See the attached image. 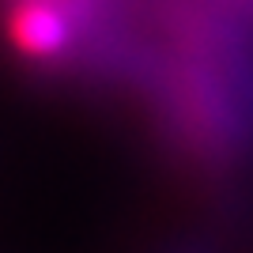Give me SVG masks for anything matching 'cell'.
<instances>
[{
  "instance_id": "1",
  "label": "cell",
  "mask_w": 253,
  "mask_h": 253,
  "mask_svg": "<svg viewBox=\"0 0 253 253\" xmlns=\"http://www.w3.org/2000/svg\"><path fill=\"white\" fill-rule=\"evenodd\" d=\"M8 45L27 61H53L72 42V11L61 0H15L4 19Z\"/></svg>"
},
{
  "instance_id": "2",
  "label": "cell",
  "mask_w": 253,
  "mask_h": 253,
  "mask_svg": "<svg viewBox=\"0 0 253 253\" xmlns=\"http://www.w3.org/2000/svg\"><path fill=\"white\" fill-rule=\"evenodd\" d=\"M231 4L242 11V15H250V19H253V0H231Z\"/></svg>"
}]
</instances>
